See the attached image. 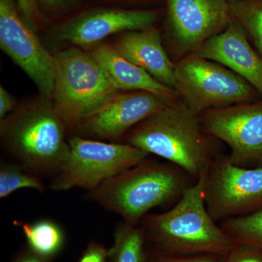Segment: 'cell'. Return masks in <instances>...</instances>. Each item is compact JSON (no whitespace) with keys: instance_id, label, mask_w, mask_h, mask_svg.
I'll return each mask as SVG.
<instances>
[{"instance_id":"obj_13","label":"cell","mask_w":262,"mask_h":262,"mask_svg":"<svg viewBox=\"0 0 262 262\" xmlns=\"http://www.w3.org/2000/svg\"><path fill=\"white\" fill-rule=\"evenodd\" d=\"M192 54L227 67L247 81L262 98V58L235 19Z\"/></svg>"},{"instance_id":"obj_27","label":"cell","mask_w":262,"mask_h":262,"mask_svg":"<svg viewBox=\"0 0 262 262\" xmlns=\"http://www.w3.org/2000/svg\"><path fill=\"white\" fill-rule=\"evenodd\" d=\"M13 262H48V260L37 256L28 249L17 256Z\"/></svg>"},{"instance_id":"obj_7","label":"cell","mask_w":262,"mask_h":262,"mask_svg":"<svg viewBox=\"0 0 262 262\" xmlns=\"http://www.w3.org/2000/svg\"><path fill=\"white\" fill-rule=\"evenodd\" d=\"M64 122L56 110L39 108L24 114L8 127V144L27 171L54 176L59 171L70 153Z\"/></svg>"},{"instance_id":"obj_1","label":"cell","mask_w":262,"mask_h":262,"mask_svg":"<svg viewBox=\"0 0 262 262\" xmlns=\"http://www.w3.org/2000/svg\"><path fill=\"white\" fill-rule=\"evenodd\" d=\"M206 173L170 210L146 215L141 221L149 251L175 256H225L235 246L236 243L207 210L204 194Z\"/></svg>"},{"instance_id":"obj_15","label":"cell","mask_w":262,"mask_h":262,"mask_svg":"<svg viewBox=\"0 0 262 262\" xmlns=\"http://www.w3.org/2000/svg\"><path fill=\"white\" fill-rule=\"evenodd\" d=\"M115 48L160 83L177 91L176 65L167 55L160 33L154 27L128 33L119 40Z\"/></svg>"},{"instance_id":"obj_20","label":"cell","mask_w":262,"mask_h":262,"mask_svg":"<svg viewBox=\"0 0 262 262\" xmlns=\"http://www.w3.org/2000/svg\"><path fill=\"white\" fill-rule=\"evenodd\" d=\"M229 5L232 18L244 27L262 58V0H234Z\"/></svg>"},{"instance_id":"obj_21","label":"cell","mask_w":262,"mask_h":262,"mask_svg":"<svg viewBox=\"0 0 262 262\" xmlns=\"http://www.w3.org/2000/svg\"><path fill=\"white\" fill-rule=\"evenodd\" d=\"M33 189L44 192L42 181L35 174L27 173L16 165L3 164L0 168V198L5 199L19 189Z\"/></svg>"},{"instance_id":"obj_16","label":"cell","mask_w":262,"mask_h":262,"mask_svg":"<svg viewBox=\"0 0 262 262\" xmlns=\"http://www.w3.org/2000/svg\"><path fill=\"white\" fill-rule=\"evenodd\" d=\"M91 55L119 91H146L172 100L179 96L177 91L160 83L145 70L122 56L115 48L101 46Z\"/></svg>"},{"instance_id":"obj_28","label":"cell","mask_w":262,"mask_h":262,"mask_svg":"<svg viewBox=\"0 0 262 262\" xmlns=\"http://www.w3.org/2000/svg\"><path fill=\"white\" fill-rule=\"evenodd\" d=\"M43 5L50 8H58L63 6L69 0H39Z\"/></svg>"},{"instance_id":"obj_17","label":"cell","mask_w":262,"mask_h":262,"mask_svg":"<svg viewBox=\"0 0 262 262\" xmlns=\"http://www.w3.org/2000/svg\"><path fill=\"white\" fill-rule=\"evenodd\" d=\"M13 223L21 229L29 249L40 257L49 260L61 252L64 246V233L53 221L41 220L32 223L14 221Z\"/></svg>"},{"instance_id":"obj_23","label":"cell","mask_w":262,"mask_h":262,"mask_svg":"<svg viewBox=\"0 0 262 262\" xmlns=\"http://www.w3.org/2000/svg\"><path fill=\"white\" fill-rule=\"evenodd\" d=\"M223 262H262V251L247 245L236 244Z\"/></svg>"},{"instance_id":"obj_2","label":"cell","mask_w":262,"mask_h":262,"mask_svg":"<svg viewBox=\"0 0 262 262\" xmlns=\"http://www.w3.org/2000/svg\"><path fill=\"white\" fill-rule=\"evenodd\" d=\"M196 182L173 163L146 158L89 191L86 198L137 226L152 208L176 204Z\"/></svg>"},{"instance_id":"obj_11","label":"cell","mask_w":262,"mask_h":262,"mask_svg":"<svg viewBox=\"0 0 262 262\" xmlns=\"http://www.w3.org/2000/svg\"><path fill=\"white\" fill-rule=\"evenodd\" d=\"M167 11L170 33L182 53H194L232 19L230 5L223 0H167Z\"/></svg>"},{"instance_id":"obj_8","label":"cell","mask_w":262,"mask_h":262,"mask_svg":"<svg viewBox=\"0 0 262 262\" xmlns=\"http://www.w3.org/2000/svg\"><path fill=\"white\" fill-rule=\"evenodd\" d=\"M205 203L216 223L249 214L262 208V168L232 163L228 155H219L205 180Z\"/></svg>"},{"instance_id":"obj_6","label":"cell","mask_w":262,"mask_h":262,"mask_svg":"<svg viewBox=\"0 0 262 262\" xmlns=\"http://www.w3.org/2000/svg\"><path fill=\"white\" fill-rule=\"evenodd\" d=\"M67 161L53 177L51 189L81 188L91 191L145 160L149 154L126 144H110L78 136L68 140Z\"/></svg>"},{"instance_id":"obj_3","label":"cell","mask_w":262,"mask_h":262,"mask_svg":"<svg viewBox=\"0 0 262 262\" xmlns=\"http://www.w3.org/2000/svg\"><path fill=\"white\" fill-rule=\"evenodd\" d=\"M211 138L199 115L184 101H174L136 125L127 144L177 165L196 181L220 155Z\"/></svg>"},{"instance_id":"obj_25","label":"cell","mask_w":262,"mask_h":262,"mask_svg":"<svg viewBox=\"0 0 262 262\" xmlns=\"http://www.w3.org/2000/svg\"><path fill=\"white\" fill-rule=\"evenodd\" d=\"M108 257L110 249H106L102 245L92 241L82 253L78 262H106V258Z\"/></svg>"},{"instance_id":"obj_19","label":"cell","mask_w":262,"mask_h":262,"mask_svg":"<svg viewBox=\"0 0 262 262\" xmlns=\"http://www.w3.org/2000/svg\"><path fill=\"white\" fill-rule=\"evenodd\" d=\"M219 225L236 244L262 251V208L249 214L222 221Z\"/></svg>"},{"instance_id":"obj_14","label":"cell","mask_w":262,"mask_h":262,"mask_svg":"<svg viewBox=\"0 0 262 262\" xmlns=\"http://www.w3.org/2000/svg\"><path fill=\"white\" fill-rule=\"evenodd\" d=\"M157 18L158 15L153 10H91L66 22L60 29L58 37L77 46H87L115 33L149 28Z\"/></svg>"},{"instance_id":"obj_24","label":"cell","mask_w":262,"mask_h":262,"mask_svg":"<svg viewBox=\"0 0 262 262\" xmlns=\"http://www.w3.org/2000/svg\"><path fill=\"white\" fill-rule=\"evenodd\" d=\"M22 16L33 29L42 23L43 16L37 0H15Z\"/></svg>"},{"instance_id":"obj_5","label":"cell","mask_w":262,"mask_h":262,"mask_svg":"<svg viewBox=\"0 0 262 262\" xmlns=\"http://www.w3.org/2000/svg\"><path fill=\"white\" fill-rule=\"evenodd\" d=\"M175 77L179 96L198 115L262 99L252 85L232 71L193 54L176 65Z\"/></svg>"},{"instance_id":"obj_22","label":"cell","mask_w":262,"mask_h":262,"mask_svg":"<svg viewBox=\"0 0 262 262\" xmlns=\"http://www.w3.org/2000/svg\"><path fill=\"white\" fill-rule=\"evenodd\" d=\"M225 256L215 254L175 256L155 252L147 250L146 262H223Z\"/></svg>"},{"instance_id":"obj_12","label":"cell","mask_w":262,"mask_h":262,"mask_svg":"<svg viewBox=\"0 0 262 262\" xmlns=\"http://www.w3.org/2000/svg\"><path fill=\"white\" fill-rule=\"evenodd\" d=\"M173 101L146 91L117 94L78 125L91 135L104 139L117 138Z\"/></svg>"},{"instance_id":"obj_9","label":"cell","mask_w":262,"mask_h":262,"mask_svg":"<svg viewBox=\"0 0 262 262\" xmlns=\"http://www.w3.org/2000/svg\"><path fill=\"white\" fill-rule=\"evenodd\" d=\"M199 116L203 130L228 146L232 163L262 168V99L207 110Z\"/></svg>"},{"instance_id":"obj_4","label":"cell","mask_w":262,"mask_h":262,"mask_svg":"<svg viewBox=\"0 0 262 262\" xmlns=\"http://www.w3.org/2000/svg\"><path fill=\"white\" fill-rule=\"evenodd\" d=\"M118 91L91 55L72 48L55 56L53 98L56 112L66 123H80Z\"/></svg>"},{"instance_id":"obj_29","label":"cell","mask_w":262,"mask_h":262,"mask_svg":"<svg viewBox=\"0 0 262 262\" xmlns=\"http://www.w3.org/2000/svg\"><path fill=\"white\" fill-rule=\"evenodd\" d=\"M223 1L227 2V3H231V2H233L234 0H223Z\"/></svg>"},{"instance_id":"obj_26","label":"cell","mask_w":262,"mask_h":262,"mask_svg":"<svg viewBox=\"0 0 262 262\" xmlns=\"http://www.w3.org/2000/svg\"><path fill=\"white\" fill-rule=\"evenodd\" d=\"M14 99L9 93L1 86L0 88V117L4 118L5 115L10 113L14 107Z\"/></svg>"},{"instance_id":"obj_10","label":"cell","mask_w":262,"mask_h":262,"mask_svg":"<svg viewBox=\"0 0 262 262\" xmlns=\"http://www.w3.org/2000/svg\"><path fill=\"white\" fill-rule=\"evenodd\" d=\"M0 46L47 98H53L55 56L41 44L15 0H0Z\"/></svg>"},{"instance_id":"obj_18","label":"cell","mask_w":262,"mask_h":262,"mask_svg":"<svg viewBox=\"0 0 262 262\" xmlns=\"http://www.w3.org/2000/svg\"><path fill=\"white\" fill-rule=\"evenodd\" d=\"M146 245L142 227L122 222L115 229L108 258L112 262H146Z\"/></svg>"}]
</instances>
